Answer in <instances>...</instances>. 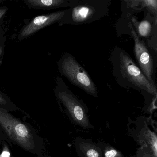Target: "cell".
Wrapping results in <instances>:
<instances>
[{
    "mask_svg": "<svg viewBox=\"0 0 157 157\" xmlns=\"http://www.w3.org/2000/svg\"><path fill=\"white\" fill-rule=\"evenodd\" d=\"M73 112H74L75 117H76L78 120H82L83 117V112L80 105H77L75 106V107H74Z\"/></svg>",
    "mask_w": 157,
    "mask_h": 157,
    "instance_id": "cell-11",
    "label": "cell"
},
{
    "mask_svg": "<svg viewBox=\"0 0 157 157\" xmlns=\"http://www.w3.org/2000/svg\"><path fill=\"white\" fill-rule=\"evenodd\" d=\"M0 126L9 138L22 148L32 151L35 148L33 134L30 128L0 107Z\"/></svg>",
    "mask_w": 157,
    "mask_h": 157,
    "instance_id": "cell-4",
    "label": "cell"
},
{
    "mask_svg": "<svg viewBox=\"0 0 157 157\" xmlns=\"http://www.w3.org/2000/svg\"><path fill=\"white\" fill-rule=\"evenodd\" d=\"M109 60L112 64V74L119 86L157 94L156 86L150 83L129 54L122 48L115 47Z\"/></svg>",
    "mask_w": 157,
    "mask_h": 157,
    "instance_id": "cell-1",
    "label": "cell"
},
{
    "mask_svg": "<svg viewBox=\"0 0 157 157\" xmlns=\"http://www.w3.org/2000/svg\"><path fill=\"white\" fill-rule=\"evenodd\" d=\"M11 153L9 147L7 145H4L3 148L0 152V157H10Z\"/></svg>",
    "mask_w": 157,
    "mask_h": 157,
    "instance_id": "cell-12",
    "label": "cell"
},
{
    "mask_svg": "<svg viewBox=\"0 0 157 157\" xmlns=\"http://www.w3.org/2000/svg\"><path fill=\"white\" fill-rule=\"evenodd\" d=\"M3 2V0H0V3H1V2Z\"/></svg>",
    "mask_w": 157,
    "mask_h": 157,
    "instance_id": "cell-17",
    "label": "cell"
},
{
    "mask_svg": "<svg viewBox=\"0 0 157 157\" xmlns=\"http://www.w3.org/2000/svg\"><path fill=\"white\" fill-rule=\"evenodd\" d=\"M8 8L7 7H0V24L2 21L3 17L8 11Z\"/></svg>",
    "mask_w": 157,
    "mask_h": 157,
    "instance_id": "cell-14",
    "label": "cell"
},
{
    "mask_svg": "<svg viewBox=\"0 0 157 157\" xmlns=\"http://www.w3.org/2000/svg\"><path fill=\"white\" fill-rule=\"evenodd\" d=\"M111 0H78L71 8L66 10L59 26L64 25H81L99 21L108 16Z\"/></svg>",
    "mask_w": 157,
    "mask_h": 157,
    "instance_id": "cell-2",
    "label": "cell"
},
{
    "mask_svg": "<svg viewBox=\"0 0 157 157\" xmlns=\"http://www.w3.org/2000/svg\"><path fill=\"white\" fill-rule=\"evenodd\" d=\"M57 66L61 75L66 77L71 84L91 95L97 94L96 84L73 55L63 53L57 61Z\"/></svg>",
    "mask_w": 157,
    "mask_h": 157,
    "instance_id": "cell-3",
    "label": "cell"
},
{
    "mask_svg": "<svg viewBox=\"0 0 157 157\" xmlns=\"http://www.w3.org/2000/svg\"><path fill=\"white\" fill-rule=\"evenodd\" d=\"M117 153V152L115 150H111L109 151H107L105 153V157H114L116 155Z\"/></svg>",
    "mask_w": 157,
    "mask_h": 157,
    "instance_id": "cell-16",
    "label": "cell"
},
{
    "mask_svg": "<svg viewBox=\"0 0 157 157\" xmlns=\"http://www.w3.org/2000/svg\"><path fill=\"white\" fill-rule=\"evenodd\" d=\"M4 42L5 41L3 39H0V64L2 63L4 53Z\"/></svg>",
    "mask_w": 157,
    "mask_h": 157,
    "instance_id": "cell-13",
    "label": "cell"
},
{
    "mask_svg": "<svg viewBox=\"0 0 157 157\" xmlns=\"http://www.w3.org/2000/svg\"><path fill=\"white\" fill-rule=\"evenodd\" d=\"M147 15L146 18L140 21L133 17L130 22L137 34L141 39H149L157 33V19L152 17L147 12Z\"/></svg>",
    "mask_w": 157,
    "mask_h": 157,
    "instance_id": "cell-7",
    "label": "cell"
},
{
    "mask_svg": "<svg viewBox=\"0 0 157 157\" xmlns=\"http://www.w3.org/2000/svg\"><path fill=\"white\" fill-rule=\"evenodd\" d=\"M0 105L8 108H15V105L4 94L0 92Z\"/></svg>",
    "mask_w": 157,
    "mask_h": 157,
    "instance_id": "cell-10",
    "label": "cell"
},
{
    "mask_svg": "<svg viewBox=\"0 0 157 157\" xmlns=\"http://www.w3.org/2000/svg\"><path fill=\"white\" fill-rule=\"evenodd\" d=\"M78 0H25L26 6L36 10H54L61 8H71Z\"/></svg>",
    "mask_w": 157,
    "mask_h": 157,
    "instance_id": "cell-8",
    "label": "cell"
},
{
    "mask_svg": "<svg viewBox=\"0 0 157 157\" xmlns=\"http://www.w3.org/2000/svg\"><path fill=\"white\" fill-rule=\"evenodd\" d=\"M65 12L66 10L59 11L35 17L22 28L18 36L19 40L28 38L43 28L58 23L64 16Z\"/></svg>",
    "mask_w": 157,
    "mask_h": 157,
    "instance_id": "cell-6",
    "label": "cell"
},
{
    "mask_svg": "<svg viewBox=\"0 0 157 157\" xmlns=\"http://www.w3.org/2000/svg\"><path fill=\"white\" fill-rule=\"evenodd\" d=\"M87 156L88 157H99V154L94 149H90L87 152Z\"/></svg>",
    "mask_w": 157,
    "mask_h": 157,
    "instance_id": "cell-15",
    "label": "cell"
},
{
    "mask_svg": "<svg viewBox=\"0 0 157 157\" xmlns=\"http://www.w3.org/2000/svg\"><path fill=\"white\" fill-rule=\"evenodd\" d=\"M141 10H145L152 17L157 19V0H140Z\"/></svg>",
    "mask_w": 157,
    "mask_h": 157,
    "instance_id": "cell-9",
    "label": "cell"
},
{
    "mask_svg": "<svg viewBox=\"0 0 157 157\" xmlns=\"http://www.w3.org/2000/svg\"><path fill=\"white\" fill-rule=\"evenodd\" d=\"M128 26L131 36L134 39V53L139 67L150 83L156 86L155 84L156 63L153 55L145 41L139 37L130 22L128 23Z\"/></svg>",
    "mask_w": 157,
    "mask_h": 157,
    "instance_id": "cell-5",
    "label": "cell"
}]
</instances>
